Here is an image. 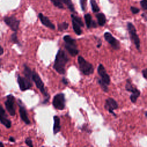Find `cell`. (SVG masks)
Returning a JSON list of instances; mask_svg holds the SVG:
<instances>
[{"mask_svg": "<svg viewBox=\"0 0 147 147\" xmlns=\"http://www.w3.org/2000/svg\"><path fill=\"white\" fill-rule=\"evenodd\" d=\"M68 57L65 52L60 49L56 55L54 65L53 66V68L60 74H64L65 72V64L68 61Z\"/></svg>", "mask_w": 147, "mask_h": 147, "instance_id": "obj_1", "label": "cell"}, {"mask_svg": "<svg viewBox=\"0 0 147 147\" xmlns=\"http://www.w3.org/2000/svg\"><path fill=\"white\" fill-rule=\"evenodd\" d=\"M78 62L79 64V69L84 75H89L94 72L93 65L86 61L82 56H78Z\"/></svg>", "mask_w": 147, "mask_h": 147, "instance_id": "obj_2", "label": "cell"}, {"mask_svg": "<svg viewBox=\"0 0 147 147\" xmlns=\"http://www.w3.org/2000/svg\"><path fill=\"white\" fill-rule=\"evenodd\" d=\"M127 30H128L130 38L131 39L132 41L136 45V48L138 50H140V40L138 34H137V31H136L135 26H134V25L132 23L127 22Z\"/></svg>", "mask_w": 147, "mask_h": 147, "instance_id": "obj_3", "label": "cell"}, {"mask_svg": "<svg viewBox=\"0 0 147 147\" xmlns=\"http://www.w3.org/2000/svg\"><path fill=\"white\" fill-rule=\"evenodd\" d=\"M65 100L64 94L59 93L54 96L52 104L55 108L60 110H62L65 107Z\"/></svg>", "mask_w": 147, "mask_h": 147, "instance_id": "obj_4", "label": "cell"}, {"mask_svg": "<svg viewBox=\"0 0 147 147\" xmlns=\"http://www.w3.org/2000/svg\"><path fill=\"white\" fill-rule=\"evenodd\" d=\"M5 23L14 32H17L18 29L20 21L14 16L5 17L3 18Z\"/></svg>", "mask_w": 147, "mask_h": 147, "instance_id": "obj_5", "label": "cell"}, {"mask_svg": "<svg viewBox=\"0 0 147 147\" xmlns=\"http://www.w3.org/2000/svg\"><path fill=\"white\" fill-rule=\"evenodd\" d=\"M32 80L34 81L36 86L40 90V91L41 92V93L45 97H48L49 96L48 94L45 89L44 84L42 80L41 79L39 75L34 71H33V73H32Z\"/></svg>", "mask_w": 147, "mask_h": 147, "instance_id": "obj_6", "label": "cell"}, {"mask_svg": "<svg viewBox=\"0 0 147 147\" xmlns=\"http://www.w3.org/2000/svg\"><path fill=\"white\" fill-rule=\"evenodd\" d=\"M14 97L13 95L10 94L7 96V99L5 102L6 109L8 113L11 116H14L16 114V109L14 106Z\"/></svg>", "mask_w": 147, "mask_h": 147, "instance_id": "obj_7", "label": "cell"}, {"mask_svg": "<svg viewBox=\"0 0 147 147\" xmlns=\"http://www.w3.org/2000/svg\"><path fill=\"white\" fill-rule=\"evenodd\" d=\"M104 37L114 49L118 50L120 48V43L119 41L113 37L110 32L105 33Z\"/></svg>", "mask_w": 147, "mask_h": 147, "instance_id": "obj_8", "label": "cell"}, {"mask_svg": "<svg viewBox=\"0 0 147 147\" xmlns=\"http://www.w3.org/2000/svg\"><path fill=\"white\" fill-rule=\"evenodd\" d=\"M98 73L100 77V80L109 86L110 83V78L109 75L107 74L106 69L102 64H100L98 67Z\"/></svg>", "mask_w": 147, "mask_h": 147, "instance_id": "obj_9", "label": "cell"}, {"mask_svg": "<svg viewBox=\"0 0 147 147\" xmlns=\"http://www.w3.org/2000/svg\"><path fill=\"white\" fill-rule=\"evenodd\" d=\"M17 82L21 91H25L29 89L32 86V80H30L25 77L23 78L20 76H18Z\"/></svg>", "mask_w": 147, "mask_h": 147, "instance_id": "obj_10", "label": "cell"}, {"mask_svg": "<svg viewBox=\"0 0 147 147\" xmlns=\"http://www.w3.org/2000/svg\"><path fill=\"white\" fill-rule=\"evenodd\" d=\"M118 107V105L117 102L113 98H109L105 101V108L109 111V112L111 114H113V115L115 116L116 114L114 113V110L117 109Z\"/></svg>", "mask_w": 147, "mask_h": 147, "instance_id": "obj_11", "label": "cell"}, {"mask_svg": "<svg viewBox=\"0 0 147 147\" xmlns=\"http://www.w3.org/2000/svg\"><path fill=\"white\" fill-rule=\"evenodd\" d=\"M0 122L6 127L10 128L11 126V121L7 118L6 114L3 107L0 104Z\"/></svg>", "mask_w": 147, "mask_h": 147, "instance_id": "obj_12", "label": "cell"}, {"mask_svg": "<svg viewBox=\"0 0 147 147\" xmlns=\"http://www.w3.org/2000/svg\"><path fill=\"white\" fill-rule=\"evenodd\" d=\"M38 18L41 21V22L42 23V24L43 25H44L45 26L49 28L52 30H54L55 29V25L49 20V19L45 16L42 13H40L38 14Z\"/></svg>", "mask_w": 147, "mask_h": 147, "instance_id": "obj_13", "label": "cell"}, {"mask_svg": "<svg viewBox=\"0 0 147 147\" xmlns=\"http://www.w3.org/2000/svg\"><path fill=\"white\" fill-rule=\"evenodd\" d=\"M19 113L21 119L27 125L30 124V121L28 117V114L25 107L21 105V102L19 100Z\"/></svg>", "mask_w": 147, "mask_h": 147, "instance_id": "obj_14", "label": "cell"}, {"mask_svg": "<svg viewBox=\"0 0 147 147\" xmlns=\"http://www.w3.org/2000/svg\"><path fill=\"white\" fill-rule=\"evenodd\" d=\"M84 20L86 25L87 28H96V23L92 20V17L90 14L87 13L84 15Z\"/></svg>", "mask_w": 147, "mask_h": 147, "instance_id": "obj_15", "label": "cell"}, {"mask_svg": "<svg viewBox=\"0 0 147 147\" xmlns=\"http://www.w3.org/2000/svg\"><path fill=\"white\" fill-rule=\"evenodd\" d=\"M65 48L68 53L72 56H75L79 53V50L76 45H71L65 44Z\"/></svg>", "mask_w": 147, "mask_h": 147, "instance_id": "obj_16", "label": "cell"}, {"mask_svg": "<svg viewBox=\"0 0 147 147\" xmlns=\"http://www.w3.org/2000/svg\"><path fill=\"white\" fill-rule=\"evenodd\" d=\"M53 120H54V124H53V133L56 134L60 130V128H61L60 120L59 117L57 115H55L53 117Z\"/></svg>", "mask_w": 147, "mask_h": 147, "instance_id": "obj_17", "label": "cell"}, {"mask_svg": "<svg viewBox=\"0 0 147 147\" xmlns=\"http://www.w3.org/2000/svg\"><path fill=\"white\" fill-rule=\"evenodd\" d=\"M125 88L127 91L131 92V94L134 93H140V91L137 88H136L130 82V81L127 79L126 82V84L125 85Z\"/></svg>", "mask_w": 147, "mask_h": 147, "instance_id": "obj_18", "label": "cell"}, {"mask_svg": "<svg viewBox=\"0 0 147 147\" xmlns=\"http://www.w3.org/2000/svg\"><path fill=\"white\" fill-rule=\"evenodd\" d=\"M96 17L97 18L98 25L101 26H104L106 22V18L105 15L102 13H98L96 14Z\"/></svg>", "mask_w": 147, "mask_h": 147, "instance_id": "obj_19", "label": "cell"}, {"mask_svg": "<svg viewBox=\"0 0 147 147\" xmlns=\"http://www.w3.org/2000/svg\"><path fill=\"white\" fill-rule=\"evenodd\" d=\"M24 74L25 78H26V79H28L30 80H32L33 71H32L30 69V68L25 64L24 65Z\"/></svg>", "mask_w": 147, "mask_h": 147, "instance_id": "obj_20", "label": "cell"}, {"mask_svg": "<svg viewBox=\"0 0 147 147\" xmlns=\"http://www.w3.org/2000/svg\"><path fill=\"white\" fill-rule=\"evenodd\" d=\"M72 27H73V29L75 32V33L77 34V35H80L82 33V30L81 29V26L78 24L75 21H74V20H72Z\"/></svg>", "mask_w": 147, "mask_h": 147, "instance_id": "obj_21", "label": "cell"}, {"mask_svg": "<svg viewBox=\"0 0 147 147\" xmlns=\"http://www.w3.org/2000/svg\"><path fill=\"white\" fill-rule=\"evenodd\" d=\"M63 40L65 42V44L71 45H76V41L75 39L72 38L69 35H65L63 37Z\"/></svg>", "mask_w": 147, "mask_h": 147, "instance_id": "obj_22", "label": "cell"}, {"mask_svg": "<svg viewBox=\"0 0 147 147\" xmlns=\"http://www.w3.org/2000/svg\"><path fill=\"white\" fill-rule=\"evenodd\" d=\"M62 1H63V4L66 5L67 8L70 10V11H71L72 13L75 12V7H74V4L71 0H62Z\"/></svg>", "mask_w": 147, "mask_h": 147, "instance_id": "obj_23", "label": "cell"}, {"mask_svg": "<svg viewBox=\"0 0 147 147\" xmlns=\"http://www.w3.org/2000/svg\"><path fill=\"white\" fill-rule=\"evenodd\" d=\"M90 4L92 11L94 13H98L100 9L96 3V0H90Z\"/></svg>", "mask_w": 147, "mask_h": 147, "instance_id": "obj_24", "label": "cell"}, {"mask_svg": "<svg viewBox=\"0 0 147 147\" xmlns=\"http://www.w3.org/2000/svg\"><path fill=\"white\" fill-rule=\"evenodd\" d=\"M51 2L52 3V4L61 9H64V4L63 3L62 0H51Z\"/></svg>", "mask_w": 147, "mask_h": 147, "instance_id": "obj_25", "label": "cell"}, {"mask_svg": "<svg viewBox=\"0 0 147 147\" xmlns=\"http://www.w3.org/2000/svg\"><path fill=\"white\" fill-rule=\"evenodd\" d=\"M68 26H69V24L68 22H63L57 25V29H58V30L59 31H63L67 29Z\"/></svg>", "mask_w": 147, "mask_h": 147, "instance_id": "obj_26", "label": "cell"}, {"mask_svg": "<svg viewBox=\"0 0 147 147\" xmlns=\"http://www.w3.org/2000/svg\"><path fill=\"white\" fill-rule=\"evenodd\" d=\"M71 19L72 20H74V21H75L78 24H79L81 26H84V24L82 20V19L79 17L78 16L74 14H72L71 15Z\"/></svg>", "mask_w": 147, "mask_h": 147, "instance_id": "obj_27", "label": "cell"}, {"mask_svg": "<svg viewBox=\"0 0 147 147\" xmlns=\"http://www.w3.org/2000/svg\"><path fill=\"white\" fill-rule=\"evenodd\" d=\"M98 83L99 84L100 86L101 87V88H102V90L105 91V92H107L109 91V88H108V86L107 84H106L105 83H104L103 82H102L100 79L98 80Z\"/></svg>", "mask_w": 147, "mask_h": 147, "instance_id": "obj_28", "label": "cell"}, {"mask_svg": "<svg viewBox=\"0 0 147 147\" xmlns=\"http://www.w3.org/2000/svg\"><path fill=\"white\" fill-rule=\"evenodd\" d=\"M10 39H11V41L15 44L19 43V41H18V38H17V32H14V33L11 35Z\"/></svg>", "mask_w": 147, "mask_h": 147, "instance_id": "obj_29", "label": "cell"}, {"mask_svg": "<svg viewBox=\"0 0 147 147\" xmlns=\"http://www.w3.org/2000/svg\"><path fill=\"white\" fill-rule=\"evenodd\" d=\"M80 1V5L82 11H84L86 9L87 6V0H79Z\"/></svg>", "mask_w": 147, "mask_h": 147, "instance_id": "obj_30", "label": "cell"}, {"mask_svg": "<svg viewBox=\"0 0 147 147\" xmlns=\"http://www.w3.org/2000/svg\"><path fill=\"white\" fill-rule=\"evenodd\" d=\"M140 4L142 9L147 10V0H141Z\"/></svg>", "mask_w": 147, "mask_h": 147, "instance_id": "obj_31", "label": "cell"}, {"mask_svg": "<svg viewBox=\"0 0 147 147\" xmlns=\"http://www.w3.org/2000/svg\"><path fill=\"white\" fill-rule=\"evenodd\" d=\"M130 11H131V13L134 14H137L140 12V9H138V7H136L135 6H131L130 8Z\"/></svg>", "mask_w": 147, "mask_h": 147, "instance_id": "obj_32", "label": "cell"}, {"mask_svg": "<svg viewBox=\"0 0 147 147\" xmlns=\"http://www.w3.org/2000/svg\"><path fill=\"white\" fill-rule=\"evenodd\" d=\"M25 142L29 146H30V147H33V145L32 144V140L30 138H26V140L25 141Z\"/></svg>", "mask_w": 147, "mask_h": 147, "instance_id": "obj_33", "label": "cell"}, {"mask_svg": "<svg viewBox=\"0 0 147 147\" xmlns=\"http://www.w3.org/2000/svg\"><path fill=\"white\" fill-rule=\"evenodd\" d=\"M142 75H143L144 78L147 79V68L143 69L142 71Z\"/></svg>", "mask_w": 147, "mask_h": 147, "instance_id": "obj_34", "label": "cell"}, {"mask_svg": "<svg viewBox=\"0 0 147 147\" xmlns=\"http://www.w3.org/2000/svg\"><path fill=\"white\" fill-rule=\"evenodd\" d=\"M62 82L63 83V84H65V85H67V84H68V81H67V80L65 78H63L62 79Z\"/></svg>", "mask_w": 147, "mask_h": 147, "instance_id": "obj_35", "label": "cell"}, {"mask_svg": "<svg viewBox=\"0 0 147 147\" xmlns=\"http://www.w3.org/2000/svg\"><path fill=\"white\" fill-rule=\"evenodd\" d=\"M3 53V48L0 45V55H2Z\"/></svg>", "mask_w": 147, "mask_h": 147, "instance_id": "obj_36", "label": "cell"}, {"mask_svg": "<svg viewBox=\"0 0 147 147\" xmlns=\"http://www.w3.org/2000/svg\"><path fill=\"white\" fill-rule=\"evenodd\" d=\"M9 141L14 142H15V139L13 137H10L9 138Z\"/></svg>", "mask_w": 147, "mask_h": 147, "instance_id": "obj_37", "label": "cell"}, {"mask_svg": "<svg viewBox=\"0 0 147 147\" xmlns=\"http://www.w3.org/2000/svg\"><path fill=\"white\" fill-rule=\"evenodd\" d=\"M3 146H4V145H3V144H2V142H0V147H3Z\"/></svg>", "mask_w": 147, "mask_h": 147, "instance_id": "obj_38", "label": "cell"}, {"mask_svg": "<svg viewBox=\"0 0 147 147\" xmlns=\"http://www.w3.org/2000/svg\"><path fill=\"white\" fill-rule=\"evenodd\" d=\"M145 116H146V118H147V111H146V112H145Z\"/></svg>", "mask_w": 147, "mask_h": 147, "instance_id": "obj_39", "label": "cell"}, {"mask_svg": "<svg viewBox=\"0 0 147 147\" xmlns=\"http://www.w3.org/2000/svg\"><path fill=\"white\" fill-rule=\"evenodd\" d=\"M0 67H1V60H0Z\"/></svg>", "mask_w": 147, "mask_h": 147, "instance_id": "obj_40", "label": "cell"}]
</instances>
